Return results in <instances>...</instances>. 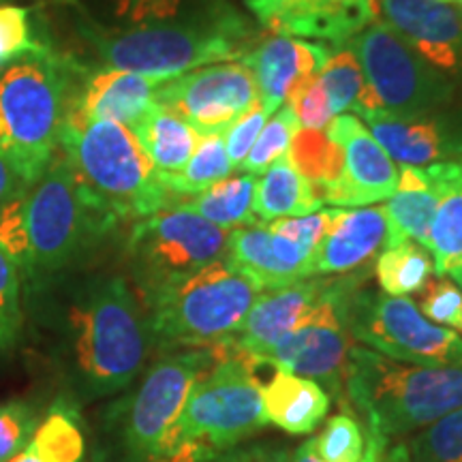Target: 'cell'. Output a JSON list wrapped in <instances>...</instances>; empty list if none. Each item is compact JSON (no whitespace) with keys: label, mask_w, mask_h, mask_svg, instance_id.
I'll use <instances>...</instances> for the list:
<instances>
[{"label":"cell","mask_w":462,"mask_h":462,"mask_svg":"<svg viewBox=\"0 0 462 462\" xmlns=\"http://www.w3.org/2000/svg\"><path fill=\"white\" fill-rule=\"evenodd\" d=\"M51 346L75 396H112L133 383L152 345L148 317L123 276H95L43 306Z\"/></svg>","instance_id":"6da1fadb"},{"label":"cell","mask_w":462,"mask_h":462,"mask_svg":"<svg viewBox=\"0 0 462 462\" xmlns=\"http://www.w3.org/2000/svg\"><path fill=\"white\" fill-rule=\"evenodd\" d=\"M210 351L212 364L195 381L176 426L150 460L212 462L268 426L246 351L229 340Z\"/></svg>","instance_id":"7a4b0ae2"},{"label":"cell","mask_w":462,"mask_h":462,"mask_svg":"<svg viewBox=\"0 0 462 462\" xmlns=\"http://www.w3.org/2000/svg\"><path fill=\"white\" fill-rule=\"evenodd\" d=\"M343 385L366 429L385 441L462 409V364L421 366L354 345Z\"/></svg>","instance_id":"3957f363"},{"label":"cell","mask_w":462,"mask_h":462,"mask_svg":"<svg viewBox=\"0 0 462 462\" xmlns=\"http://www.w3.org/2000/svg\"><path fill=\"white\" fill-rule=\"evenodd\" d=\"M58 148L75 176L116 221H140L173 204L161 173L125 125L65 120Z\"/></svg>","instance_id":"277c9868"},{"label":"cell","mask_w":462,"mask_h":462,"mask_svg":"<svg viewBox=\"0 0 462 462\" xmlns=\"http://www.w3.org/2000/svg\"><path fill=\"white\" fill-rule=\"evenodd\" d=\"M71 60L39 45L0 69L3 150L26 184H34L54 159L58 133L71 103Z\"/></svg>","instance_id":"5b68a950"},{"label":"cell","mask_w":462,"mask_h":462,"mask_svg":"<svg viewBox=\"0 0 462 462\" xmlns=\"http://www.w3.org/2000/svg\"><path fill=\"white\" fill-rule=\"evenodd\" d=\"M116 218L84 189L65 154L51 163L28 189L26 225L31 242L28 287L54 281L82 263L116 227Z\"/></svg>","instance_id":"8992f818"},{"label":"cell","mask_w":462,"mask_h":462,"mask_svg":"<svg viewBox=\"0 0 462 462\" xmlns=\"http://www.w3.org/2000/svg\"><path fill=\"white\" fill-rule=\"evenodd\" d=\"M82 34L109 69L165 79L217 62L242 60L251 51V34L236 15H223L206 24H157L118 32L84 26Z\"/></svg>","instance_id":"52a82bcc"},{"label":"cell","mask_w":462,"mask_h":462,"mask_svg":"<svg viewBox=\"0 0 462 462\" xmlns=\"http://www.w3.org/2000/svg\"><path fill=\"white\" fill-rule=\"evenodd\" d=\"M262 289L227 262L208 265L146 310L159 349H210L238 332Z\"/></svg>","instance_id":"ba28073f"},{"label":"cell","mask_w":462,"mask_h":462,"mask_svg":"<svg viewBox=\"0 0 462 462\" xmlns=\"http://www.w3.org/2000/svg\"><path fill=\"white\" fill-rule=\"evenodd\" d=\"M229 231L173 204L140 218L129 236V268L146 310L208 265L227 257Z\"/></svg>","instance_id":"9c48e42d"},{"label":"cell","mask_w":462,"mask_h":462,"mask_svg":"<svg viewBox=\"0 0 462 462\" xmlns=\"http://www.w3.org/2000/svg\"><path fill=\"white\" fill-rule=\"evenodd\" d=\"M364 71V88L354 112H385L398 116L432 114L452 101L449 79L402 42L385 22H373L351 37Z\"/></svg>","instance_id":"30bf717a"},{"label":"cell","mask_w":462,"mask_h":462,"mask_svg":"<svg viewBox=\"0 0 462 462\" xmlns=\"http://www.w3.org/2000/svg\"><path fill=\"white\" fill-rule=\"evenodd\" d=\"M351 338L392 360L421 366L462 364V337L426 319L409 298L354 289L345 302Z\"/></svg>","instance_id":"8fae6325"},{"label":"cell","mask_w":462,"mask_h":462,"mask_svg":"<svg viewBox=\"0 0 462 462\" xmlns=\"http://www.w3.org/2000/svg\"><path fill=\"white\" fill-rule=\"evenodd\" d=\"M212 364L210 349L167 351L123 404L120 448L126 462H148L176 426L199 374Z\"/></svg>","instance_id":"7c38bea8"},{"label":"cell","mask_w":462,"mask_h":462,"mask_svg":"<svg viewBox=\"0 0 462 462\" xmlns=\"http://www.w3.org/2000/svg\"><path fill=\"white\" fill-rule=\"evenodd\" d=\"M356 287V279L334 281L330 291L296 323L293 330L251 356L281 371L328 385L338 394L354 346L345 323V302Z\"/></svg>","instance_id":"4fadbf2b"},{"label":"cell","mask_w":462,"mask_h":462,"mask_svg":"<svg viewBox=\"0 0 462 462\" xmlns=\"http://www.w3.org/2000/svg\"><path fill=\"white\" fill-rule=\"evenodd\" d=\"M157 103L171 109L199 135L225 133L259 103L255 75L245 62H217L161 84Z\"/></svg>","instance_id":"5bb4252c"},{"label":"cell","mask_w":462,"mask_h":462,"mask_svg":"<svg viewBox=\"0 0 462 462\" xmlns=\"http://www.w3.org/2000/svg\"><path fill=\"white\" fill-rule=\"evenodd\" d=\"M257 20L281 37L343 43L377 22V0H248Z\"/></svg>","instance_id":"9a60e30c"},{"label":"cell","mask_w":462,"mask_h":462,"mask_svg":"<svg viewBox=\"0 0 462 462\" xmlns=\"http://www.w3.org/2000/svg\"><path fill=\"white\" fill-rule=\"evenodd\" d=\"M383 22L432 67L462 71V17L441 0H377Z\"/></svg>","instance_id":"2e32d148"},{"label":"cell","mask_w":462,"mask_h":462,"mask_svg":"<svg viewBox=\"0 0 462 462\" xmlns=\"http://www.w3.org/2000/svg\"><path fill=\"white\" fill-rule=\"evenodd\" d=\"M328 133L345 152V178L330 204L337 208H364L390 199L396 190L398 170L357 116H337L328 126Z\"/></svg>","instance_id":"e0dca14e"},{"label":"cell","mask_w":462,"mask_h":462,"mask_svg":"<svg viewBox=\"0 0 462 462\" xmlns=\"http://www.w3.org/2000/svg\"><path fill=\"white\" fill-rule=\"evenodd\" d=\"M328 58L330 51L323 43H306L276 34L263 39L242 62L255 75L259 103L273 116L319 78Z\"/></svg>","instance_id":"ac0fdd59"},{"label":"cell","mask_w":462,"mask_h":462,"mask_svg":"<svg viewBox=\"0 0 462 462\" xmlns=\"http://www.w3.org/2000/svg\"><path fill=\"white\" fill-rule=\"evenodd\" d=\"M379 146L401 165L429 167L462 154V123L448 116H398L385 109L362 114Z\"/></svg>","instance_id":"d6986e66"},{"label":"cell","mask_w":462,"mask_h":462,"mask_svg":"<svg viewBox=\"0 0 462 462\" xmlns=\"http://www.w3.org/2000/svg\"><path fill=\"white\" fill-rule=\"evenodd\" d=\"M163 82L167 79L157 75L103 69L92 73L82 88L71 95L65 120H112L131 129L148 107L157 103V92Z\"/></svg>","instance_id":"ffe728a7"},{"label":"cell","mask_w":462,"mask_h":462,"mask_svg":"<svg viewBox=\"0 0 462 462\" xmlns=\"http://www.w3.org/2000/svg\"><path fill=\"white\" fill-rule=\"evenodd\" d=\"M383 208H332L330 223L313 255V274H349L366 265L385 246Z\"/></svg>","instance_id":"44dd1931"},{"label":"cell","mask_w":462,"mask_h":462,"mask_svg":"<svg viewBox=\"0 0 462 462\" xmlns=\"http://www.w3.org/2000/svg\"><path fill=\"white\" fill-rule=\"evenodd\" d=\"M332 282L304 279L293 285L262 291L229 343L246 354H255L276 343L289 330H293L306 313L315 309V304L330 291Z\"/></svg>","instance_id":"7402d4cb"},{"label":"cell","mask_w":462,"mask_h":462,"mask_svg":"<svg viewBox=\"0 0 462 462\" xmlns=\"http://www.w3.org/2000/svg\"><path fill=\"white\" fill-rule=\"evenodd\" d=\"M426 171L437 190L429 245L435 273L462 289V161H443L429 165Z\"/></svg>","instance_id":"603a6c76"},{"label":"cell","mask_w":462,"mask_h":462,"mask_svg":"<svg viewBox=\"0 0 462 462\" xmlns=\"http://www.w3.org/2000/svg\"><path fill=\"white\" fill-rule=\"evenodd\" d=\"M268 377L257 379L263 413L268 424L279 426L289 435H309L330 409V396L313 379L298 377L270 366Z\"/></svg>","instance_id":"cb8c5ba5"},{"label":"cell","mask_w":462,"mask_h":462,"mask_svg":"<svg viewBox=\"0 0 462 462\" xmlns=\"http://www.w3.org/2000/svg\"><path fill=\"white\" fill-rule=\"evenodd\" d=\"M435 210L437 190L426 167L401 165L396 190L383 206L388 221L385 246L390 248L411 240L429 248Z\"/></svg>","instance_id":"d4e9b609"},{"label":"cell","mask_w":462,"mask_h":462,"mask_svg":"<svg viewBox=\"0 0 462 462\" xmlns=\"http://www.w3.org/2000/svg\"><path fill=\"white\" fill-rule=\"evenodd\" d=\"M131 131L161 176L182 171L201 140L199 133L187 120L161 103L150 106L148 112L131 126Z\"/></svg>","instance_id":"484cf974"},{"label":"cell","mask_w":462,"mask_h":462,"mask_svg":"<svg viewBox=\"0 0 462 462\" xmlns=\"http://www.w3.org/2000/svg\"><path fill=\"white\" fill-rule=\"evenodd\" d=\"M326 206L315 187L306 182L289 163L287 154L262 173L255 180L253 193V212L262 223H273L276 218L306 217Z\"/></svg>","instance_id":"4316f807"},{"label":"cell","mask_w":462,"mask_h":462,"mask_svg":"<svg viewBox=\"0 0 462 462\" xmlns=\"http://www.w3.org/2000/svg\"><path fill=\"white\" fill-rule=\"evenodd\" d=\"M287 159L306 182L313 184L323 204H330L345 178V152L328 129L300 126L289 143Z\"/></svg>","instance_id":"83f0119b"},{"label":"cell","mask_w":462,"mask_h":462,"mask_svg":"<svg viewBox=\"0 0 462 462\" xmlns=\"http://www.w3.org/2000/svg\"><path fill=\"white\" fill-rule=\"evenodd\" d=\"M253 193H255V176L240 173L218 180L193 198L180 199L176 204L215 223L217 227L236 229L262 223L253 212Z\"/></svg>","instance_id":"f1b7e54d"},{"label":"cell","mask_w":462,"mask_h":462,"mask_svg":"<svg viewBox=\"0 0 462 462\" xmlns=\"http://www.w3.org/2000/svg\"><path fill=\"white\" fill-rule=\"evenodd\" d=\"M86 441L78 415L69 404L56 402L39 421L28 446L9 462H84Z\"/></svg>","instance_id":"f546056e"},{"label":"cell","mask_w":462,"mask_h":462,"mask_svg":"<svg viewBox=\"0 0 462 462\" xmlns=\"http://www.w3.org/2000/svg\"><path fill=\"white\" fill-rule=\"evenodd\" d=\"M388 443L368 429L362 430L354 415L338 413L306 446L321 462H383Z\"/></svg>","instance_id":"4dcf8cb0"},{"label":"cell","mask_w":462,"mask_h":462,"mask_svg":"<svg viewBox=\"0 0 462 462\" xmlns=\"http://www.w3.org/2000/svg\"><path fill=\"white\" fill-rule=\"evenodd\" d=\"M435 274V259L429 248L411 240L385 248L374 262V276L385 296L421 293Z\"/></svg>","instance_id":"1f68e13d"},{"label":"cell","mask_w":462,"mask_h":462,"mask_svg":"<svg viewBox=\"0 0 462 462\" xmlns=\"http://www.w3.org/2000/svg\"><path fill=\"white\" fill-rule=\"evenodd\" d=\"M234 165L227 157L225 150L223 133H210V135H201V140L190 154L189 163L182 167V171L173 173V176H161L163 187L170 190V195L178 201V198L187 199L193 195L201 193L218 180H225L234 173ZM173 201V204H176Z\"/></svg>","instance_id":"d6a6232c"},{"label":"cell","mask_w":462,"mask_h":462,"mask_svg":"<svg viewBox=\"0 0 462 462\" xmlns=\"http://www.w3.org/2000/svg\"><path fill=\"white\" fill-rule=\"evenodd\" d=\"M383 462H462V409L426 426L404 446L388 448Z\"/></svg>","instance_id":"836d02e7"},{"label":"cell","mask_w":462,"mask_h":462,"mask_svg":"<svg viewBox=\"0 0 462 462\" xmlns=\"http://www.w3.org/2000/svg\"><path fill=\"white\" fill-rule=\"evenodd\" d=\"M319 82L326 90L334 116L354 109L364 88V73L356 51L351 48H338L330 54L319 73Z\"/></svg>","instance_id":"e575fe53"},{"label":"cell","mask_w":462,"mask_h":462,"mask_svg":"<svg viewBox=\"0 0 462 462\" xmlns=\"http://www.w3.org/2000/svg\"><path fill=\"white\" fill-rule=\"evenodd\" d=\"M298 129V120L291 107L282 106L281 109H276L273 118L263 125L251 152H248L245 163L240 165V171L251 173V176H262L263 171H268L276 161L285 157L293 133Z\"/></svg>","instance_id":"d590c367"},{"label":"cell","mask_w":462,"mask_h":462,"mask_svg":"<svg viewBox=\"0 0 462 462\" xmlns=\"http://www.w3.org/2000/svg\"><path fill=\"white\" fill-rule=\"evenodd\" d=\"M22 328H24L22 276L17 265L0 248V354H7L20 343Z\"/></svg>","instance_id":"8d00e7d4"},{"label":"cell","mask_w":462,"mask_h":462,"mask_svg":"<svg viewBox=\"0 0 462 462\" xmlns=\"http://www.w3.org/2000/svg\"><path fill=\"white\" fill-rule=\"evenodd\" d=\"M28 189L31 187L22 189L0 208V248L17 265L20 276H26L31 268V242L26 225Z\"/></svg>","instance_id":"74e56055"},{"label":"cell","mask_w":462,"mask_h":462,"mask_svg":"<svg viewBox=\"0 0 462 462\" xmlns=\"http://www.w3.org/2000/svg\"><path fill=\"white\" fill-rule=\"evenodd\" d=\"M418 309L426 319L462 337V289L454 281L432 279L421 289Z\"/></svg>","instance_id":"f35d334b"},{"label":"cell","mask_w":462,"mask_h":462,"mask_svg":"<svg viewBox=\"0 0 462 462\" xmlns=\"http://www.w3.org/2000/svg\"><path fill=\"white\" fill-rule=\"evenodd\" d=\"M39 421L37 409L31 402L9 401L0 404V462H9L28 446Z\"/></svg>","instance_id":"ab89813d"},{"label":"cell","mask_w":462,"mask_h":462,"mask_svg":"<svg viewBox=\"0 0 462 462\" xmlns=\"http://www.w3.org/2000/svg\"><path fill=\"white\" fill-rule=\"evenodd\" d=\"M42 42L32 37L31 11L0 3V69L37 50Z\"/></svg>","instance_id":"60d3db41"},{"label":"cell","mask_w":462,"mask_h":462,"mask_svg":"<svg viewBox=\"0 0 462 462\" xmlns=\"http://www.w3.org/2000/svg\"><path fill=\"white\" fill-rule=\"evenodd\" d=\"M268 112L262 107V103H257L251 112H246L238 123H234L227 131L223 133L225 150H227V157L234 165V170H240V165L245 163V159L251 152L253 143L262 133L263 125L268 123Z\"/></svg>","instance_id":"b9f144b4"},{"label":"cell","mask_w":462,"mask_h":462,"mask_svg":"<svg viewBox=\"0 0 462 462\" xmlns=\"http://www.w3.org/2000/svg\"><path fill=\"white\" fill-rule=\"evenodd\" d=\"M291 107L293 116H296L298 126L302 129H328L330 123L337 116L332 114L330 101H328L326 90L319 82V78L313 84H309L306 88L291 103H287Z\"/></svg>","instance_id":"7bdbcfd3"},{"label":"cell","mask_w":462,"mask_h":462,"mask_svg":"<svg viewBox=\"0 0 462 462\" xmlns=\"http://www.w3.org/2000/svg\"><path fill=\"white\" fill-rule=\"evenodd\" d=\"M332 208L328 210H317L313 215L306 217H289V218H276L273 223H265L276 234L285 236V238L298 242L310 251H317L319 242L326 234L328 223H330Z\"/></svg>","instance_id":"ee69618b"},{"label":"cell","mask_w":462,"mask_h":462,"mask_svg":"<svg viewBox=\"0 0 462 462\" xmlns=\"http://www.w3.org/2000/svg\"><path fill=\"white\" fill-rule=\"evenodd\" d=\"M212 462H289V454L279 448H248V449H229L217 456Z\"/></svg>","instance_id":"f6af8a7d"},{"label":"cell","mask_w":462,"mask_h":462,"mask_svg":"<svg viewBox=\"0 0 462 462\" xmlns=\"http://www.w3.org/2000/svg\"><path fill=\"white\" fill-rule=\"evenodd\" d=\"M32 187V184H26L24 178L20 176L14 161L3 148H0V208H3L7 201L14 198L15 193H20L22 189Z\"/></svg>","instance_id":"bcb514c9"},{"label":"cell","mask_w":462,"mask_h":462,"mask_svg":"<svg viewBox=\"0 0 462 462\" xmlns=\"http://www.w3.org/2000/svg\"><path fill=\"white\" fill-rule=\"evenodd\" d=\"M289 462H321V460L317 458V456L309 449V446L304 443V446H300L296 452H293V456L289 458Z\"/></svg>","instance_id":"7dc6e473"},{"label":"cell","mask_w":462,"mask_h":462,"mask_svg":"<svg viewBox=\"0 0 462 462\" xmlns=\"http://www.w3.org/2000/svg\"><path fill=\"white\" fill-rule=\"evenodd\" d=\"M441 3H448V5H462V0H441Z\"/></svg>","instance_id":"c3c4849f"},{"label":"cell","mask_w":462,"mask_h":462,"mask_svg":"<svg viewBox=\"0 0 462 462\" xmlns=\"http://www.w3.org/2000/svg\"><path fill=\"white\" fill-rule=\"evenodd\" d=\"M456 7H458V14H460V17H462V5H456Z\"/></svg>","instance_id":"681fc988"},{"label":"cell","mask_w":462,"mask_h":462,"mask_svg":"<svg viewBox=\"0 0 462 462\" xmlns=\"http://www.w3.org/2000/svg\"><path fill=\"white\" fill-rule=\"evenodd\" d=\"M0 3H7V0H0Z\"/></svg>","instance_id":"f907efd6"}]
</instances>
